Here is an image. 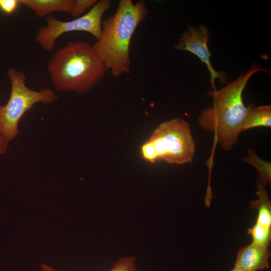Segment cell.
Returning <instances> with one entry per match:
<instances>
[{"mask_svg": "<svg viewBox=\"0 0 271 271\" xmlns=\"http://www.w3.org/2000/svg\"><path fill=\"white\" fill-rule=\"evenodd\" d=\"M255 62L244 73L218 90H208L213 98L212 106L203 109L197 122L203 130L213 133L215 140L226 151L232 150L242 131L248 107L244 104L243 91L250 78L255 73L265 71Z\"/></svg>", "mask_w": 271, "mask_h": 271, "instance_id": "1", "label": "cell"}, {"mask_svg": "<svg viewBox=\"0 0 271 271\" xmlns=\"http://www.w3.org/2000/svg\"><path fill=\"white\" fill-rule=\"evenodd\" d=\"M148 14L144 1L134 3L132 0H120L114 14L102 21L101 37L92 47L114 77L130 72V41Z\"/></svg>", "mask_w": 271, "mask_h": 271, "instance_id": "2", "label": "cell"}, {"mask_svg": "<svg viewBox=\"0 0 271 271\" xmlns=\"http://www.w3.org/2000/svg\"><path fill=\"white\" fill-rule=\"evenodd\" d=\"M47 71L59 91L87 92L104 78L106 68L92 45L70 42L58 49L47 63Z\"/></svg>", "mask_w": 271, "mask_h": 271, "instance_id": "3", "label": "cell"}, {"mask_svg": "<svg viewBox=\"0 0 271 271\" xmlns=\"http://www.w3.org/2000/svg\"><path fill=\"white\" fill-rule=\"evenodd\" d=\"M195 149L189 123L178 118L160 123L142 145L140 153L150 163L163 160L180 165L192 162Z\"/></svg>", "mask_w": 271, "mask_h": 271, "instance_id": "4", "label": "cell"}, {"mask_svg": "<svg viewBox=\"0 0 271 271\" xmlns=\"http://www.w3.org/2000/svg\"><path fill=\"white\" fill-rule=\"evenodd\" d=\"M7 75L11 91L7 103L0 105V133L9 143L19 135L21 118L34 104L52 103L59 97L50 88L39 90L29 88L26 85L27 76L23 71L11 68Z\"/></svg>", "mask_w": 271, "mask_h": 271, "instance_id": "5", "label": "cell"}, {"mask_svg": "<svg viewBox=\"0 0 271 271\" xmlns=\"http://www.w3.org/2000/svg\"><path fill=\"white\" fill-rule=\"evenodd\" d=\"M111 3L100 0L86 14L70 21H62L53 16L46 18V25L41 26L34 37L35 42L47 52H52L56 41L62 35L74 31L87 32L98 40L101 35L102 18Z\"/></svg>", "mask_w": 271, "mask_h": 271, "instance_id": "6", "label": "cell"}, {"mask_svg": "<svg viewBox=\"0 0 271 271\" xmlns=\"http://www.w3.org/2000/svg\"><path fill=\"white\" fill-rule=\"evenodd\" d=\"M209 33L205 25L199 28L188 26L178 39V43L175 46L177 50L190 52L197 56L202 62L205 63L210 73V81L213 90H215V82L216 78L219 79L221 83H226L227 77L222 71H216L211 64V54L208 49L207 43L209 41Z\"/></svg>", "mask_w": 271, "mask_h": 271, "instance_id": "7", "label": "cell"}, {"mask_svg": "<svg viewBox=\"0 0 271 271\" xmlns=\"http://www.w3.org/2000/svg\"><path fill=\"white\" fill-rule=\"evenodd\" d=\"M268 247L253 242L240 248L234 266L245 271H256L269 268L270 252Z\"/></svg>", "mask_w": 271, "mask_h": 271, "instance_id": "8", "label": "cell"}, {"mask_svg": "<svg viewBox=\"0 0 271 271\" xmlns=\"http://www.w3.org/2000/svg\"><path fill=\"white\" fill-rule=\"evenodd\" d=\"M20 5L27 7L39 17H44L53 12L70 14L74 0H18Z\"/></svg>", "mask_w": 271, "mask_h": 271, "instance_id": "9", "label": "cell"}, {"mask_svg": "<svg viewBox=\"0 0 271 271\" xmlns=\"http://www.w3.org/2000/svg\"><path fill=\"white\" fill-rule=\"evenodd\" d=\"M266 185V183L257 177L256 194L258 198L250 202V207L256 209L258 212L255 223L271 228V203L265 188Z\"/></svg>", "mask_w": 271, "mask_h": 271, "instance_id": "10", "label": "cell"}, {"mask_svg": "<svg viewBox=\"0 0 271 271\" xmlns=\"http://www.w3.org/2000/svg\"><path fill=\"white\" fill-rule=\"evenodd\" d=\"M248 111L242 126V131L257 127L271 126V106H248Z\"/></svg>", "mask_w": 271, "mask_h": 271, "instance_id": "11", "label": "cell"}, {"mask_svg": "<svg viewBox=\"0 0 271 271\" xmlns=\"http://www.w3.org/2000/svg\"><path fill=\"white\" fill-rule=\"evenodd\" d=\"M247 156L242 160L256 168L258 172V177L265 183L271 182V163L260 158L251 148L247 150Z\"/></svg>", "mask_w": 271, "mask_h": 271, "instance_id": "12", "label": "cell"}, {"mask_svg": "<svg viewBox=\"0 0 271 271\" xmlns=\"http://www.w3.org/2000/svg\"><path fill=\"white\" fill-rule=\"evenodd\" d=\"M247 233L252 239V242L268 247L271 240V228L263 227L255 223L248 229Z\"/></svg>", "mask_w": 271, "mask_h": 271, "instance_id": "13", "label": "cell"}, {"mask_svg": "<svg viewBox=\"0 0 271 271\" xmlns=\"http://www.w3.org/2000/svg\"><path fill=\"white\" fill-rule=\"evenodd\" d=\"M136 262L133 256L123 257L115 261L108 271H138Z\"/></svg>", "mask_w": 271, "mask_h": 271, "instance_id": "14", "label": "cell"}, {"mask_svg": "<svg viewBox=\"0 0 271 271\" xmlns=\"http://www.w3.org/2000/svg\"><path fill=\"white\" fill-rule=\"evenodd\" d=\"M97 2V0H74L70 14L75 18H79L86 10L92 7Z\"/></svg>", "mask_w": 271, "mask_h": 271, "instance_id": "15", "label": "cell"}, {"mask_svg": "<svg viewBox=\"0 0 271 271\" xmlns=\"http://www.w3.org/2000/svg\"><path fill=\"white\" fill-rule=\"evenodd\" d=\"M19 5L18 0H0V9L7 14L13 13Z\"/></svg>", "mask_w": 271, "mask_h": 271, "instance_id": "16", "label": "cell"}, {"mask_svg": "<svg viewBox=\"0 0 271 271\" xmlns=\"http://www.w3.org/2000/svg\"><path fill=\"white\" fill-rule=\"evenodd\" d=\"M8 143L0 133V157L6 154L8 149Z\"/></svg>", "mask_w": 271, "mask_h": 271, "instance_id": "17", "label": "cell"}, {"mask_svg": "<svg viewBox=\"0 0 271 271\" xmlns=\"http://www.w3.org/2000/svg\"><path fill=\"white\" fill-rule=\"evenodd\" d=\"M41 269L42 271H57L51 266L45 263L41 264Z\"/></svg>", "mask_w": 271, "mask_h": 271, "instance_id": "18", "label": "cell"}, {"mask_svg": "<svg viewBox=\"0 0 271 271\" xmlns=\"http://www.w3.org/2000/svg\"><path fill=\"white\" fill-rule=\"evenodd\" d=\"M230 271H245V270H243L242 269L240 268L234 266V267L232 269H231Z\"/></svg>", "mask_w": 271, "mask_h": 271, "instance_id": "19", "label": "cell"}]
</instances>
